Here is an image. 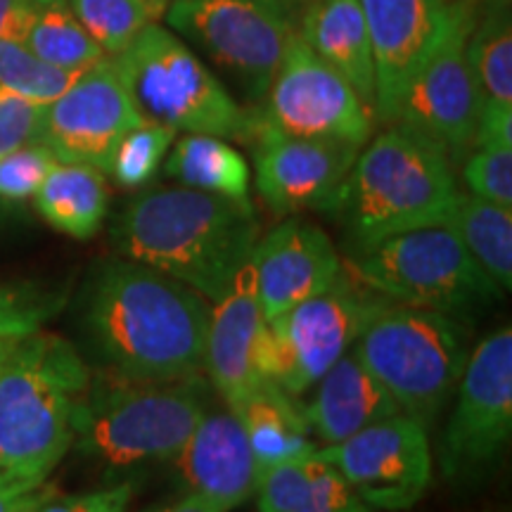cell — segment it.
I'll return each mask as SVG.
<instances>
[{
  "instance_id": "6da1fadb",
  "label": "cell",
  "mask_w": 512,
  "mask_h": 512,
  "mask_svg": "<svg viewBox=\"0 0 512 512\" xmlns=\"http://www.w3.org/2000/svg\"><path fill=\"white\" fill-rule=\"evenodd\" d=\"M211 309L171 275L114 261L93 275L83 330L105 368L138 380H185L204 368Z\"/></svg>"
},
{
  "instance_id": "7a4b0ae2",
  "label": "cell",
  "mask_w": 512,
  "mask_h": 512,
  "mask_svg": "<svg viewBox=\"0 0 512 512\" xmlns=\"http://www.w3.org/2000/svg\"><path fill=\"white\" fill-rule=\"evenodd\" d=\"M112 242L124 259L171 275L209 302H219L252 259L259 219L252 202L185 185L159 188L121 211Z\"/></svg>"
},
{
  "instance_id": "3957f363",
  "label": "cell",
  "mask_w": 512,
  "mask_h": 512,
  "mask_svg": "<svg viewBox=\"0 0 512 512\" xmlns=\"http://www.w3.org/2000/svg\"><path fill=\"white\" fill-rule=\"evenodd\" d=\"M91 380L67 339L34 332L0 366V477L48 482L74 444V413Z\"/></svg>"
},
{
  "instance_id": "277c9868",
  "label": "cell",
  "mask_w": 512,
  "mask_h": 512,
  "mask_svg": "<svg viewBox=\"0 0 512 512\" xmlns=\"http://www.w3.org/2000/svg\"><path fill=\"white\" fill-rule=\"evenodd\" d=\"M207 406L200 377L138 380L105 368L91 375L74 413L79 453L107 467L174 460Z\"/></svg>"
},
{
  "instance_id": "5b68a950",
  "label": "cell",
  "mask_w": 512,
  "mask_h": 512,
  "mask_svg": "<svg viewBox=\"0 0 512 512\" xmlns=\"http://www.w3.org/2000/svg\"><path fill=\"white\" fill-rule=\"evenodd\" d=\"M460 197L444 147L392 124L358 152L342 192L356 245L425 226H444Z\"/></svg>"
},
{
  "instance_id": "8992f818",
  "label": "cell",
  "mask_w": 512,
  "mask_h": 512,
  "mask_svg": "<svg viewBox=\"0 0 512 512\" xmlns=\"http://www.w3.org/2000/svg\"><path fill=\"white\" fill-rule=\"evenodd\" d=\"M112 60L145 121L245 143L259 131V117L242 110L207 62L162 24L147 27Z\"/></svg>"
},
{
  "instance_id": "52a82bcc",
  "label": "cell",
  "mask_w": 512,
  "mask_h": 512,
  "mask_svg": "<svg viewBox=\"0 0 512 512\" xmlns=\"http://www.w3.org/2000/svg\"><path fill=\"white\" fill-rule=\"evenodd\" d=\"M358 361L422 425L437 418L467 363V332L458 318L384 299L358 332Z\"/></svg>"
},
{
  "instance_id": "ba28073f",
  "label": "cell",
  "mask_w": 512,
  "mask_h": 512,
  "mask_svg": "<svg viewBox=\"0 0 512 512\" xmlns=\"http://www.w3.org/2000/svg\"><path fill=\"white\" fill-rule=\"evenodd\" d=\"M349 273L389 302L463 318L501 294L451 226H425L356 245Z\"/></svg>"
},
{
  "instance_id": "9c48e42d",
  "label": "cell",
  "mask_w": 512,
  "mask_h": 512,
  "mask_svg": "<svg viewBox=\"0 0 512 512\" xmlns=\"http://www.w3.org/2000/svg\"><path fill=\"white\" fill-rule=\"evenodd\" d=\"M292 0H171L166 24L247 102H264L294 31Z\"/></svg>"
},
{
  "instance_id": "30bf717a",
  "label": "cell",
  "mask_w": 512,
  "mask_h": 512,
  "mask_svg": "<svg viewBox=\"0 0 512 512\" xmlns=\"http://www.w3.org/2000/svg\"><path fill=\"white\" fill-rule=\"evenodd\" d=\"M382 302L384 297L342 268L328 290L268 320L275 382L292 396L316 387L320 377L354 347L358 332Z\"/></svg>"
},
{
  "instance_id": "8fae6325",
  "label": "cell",
  "mask_w": 512,
  "mask_h": 512,
  "mask_svg": "<svg viewBox=\"0 0 512 512\" xmlns=\"http://www.w3.org/2000/svg\"><path fill=\"white\" fill-rule=\"evenodd\" d=\"M475 24L472 3L448 0L437 46L413 76L394 119V124L444 147L448 155L475 145L479 93L467 60V41Z\"/></svg>"
},
{
  "instance_id": "7c38bea8",
  "label": "cell",
  "mask_w": 512,
  "mask_h": 512,
  "mask_svg": "<svg viewBox=\"0 0 512 512\" xmlns=\"http://www.w3.org/2000/svg\"><path fill=\"white\" fill-rule=\"evenodd\" d=\"M512 432V330L501 328L467 356L458 401L441 444V472L453 482L482 475Z\"/></svg>"
},
{
  "instance_id": "4fadbf2b",
  "label": "cell",
  "mask_w": 512,
  "mask_h": 512,
  "mask_svg": "<svg viewBox=\"0 0 512 512\" xmlns=\"http://www.w3.org/2000/svg\"><path fill=\"white\" fill-rule=\"evenodd\" d=\"M264 100L259 121L287 136L363 147L373 133V110L299 34L287 43Z\"/></svg>"
},
{
  "instance_id": "5bb4252c",
  "label": "cell",
  "mask_w": 512,
  "mask_h": 512,
  "mask_svg": "<svg viewBox=\"0 0 512 512\" xmlns=\"http://www.w3.org/2000/svg\"><path fill=\"white\" fill-rule=\"evenodd\" d=\"M313 456L335 467L377 512L413 508L432 479L427 425L406 413L375 422L339 444L316 448Z\"/></svg>"
},
{
  "instance_id": "9a60e30c",
  "label": "cell",
  "mask_w": 512,
  "mask_h": 512,
  "mask_svg": "<svg viewBox=\"0 0 512 512\" xmlns=\"http://www.w3.org/2000/svg\"><path fill=\"white\" fill-rule=\"evenodd\" d=\"M112 57L81 72L60 98L46 105L41 143L57 162L110 171L119 140L143 124Z\"/></svg>"
},
{
  "instance_id": "2e32d148",
  "label": "cell",
  "mask_w": 512,
  "mask_h": 512,
  "mask_svg": "<svg viewBox=\"0 0 512 512\" xmlns=\"http://www.w3.org/2000/svg\"><path fill=\"white\" fill-rule=\"evenodd\" d=\"M256 190L278 214L337 211L361 147L339 140L287 136L259 121L254 136Z\"/></svg>"
},
{
  "instance_id": "e0dca14e",
  "label": "cell",
  "mask_w": 512,
  "mask_h": 512,
  "mask_svg": "<svg viewBox=\"0 0 512 512\" xmlns=\"http://www.w3.org/2000/svg\"><path fill=\"white\" fill-rule=\"evenodd\" d=\"M211 309L204 368L228 408L240 406L273 377V344L261 311L252 261L235 275L233 285Z\"/></svg>"
},
{
  "instance_id": "ac0fdd59",
  "label": "cell",
  "mask_w": 512,
  "mask_h": 512,
  "mask_svg": "<svg viewBox=\"0 0 512 512\" xmlns=\"http://www.w3.org/2000/svg\"><path fill=\"white\" fill-rule=\"evenodd\" d=\"M375 62L373 112L394 124L403 93L437 46L448 0H358Z\"/></svg>"
},
{
  "instance_id": "d6986e66",
  "label": "cell",
  "mask_w": 512,
  "mask_h": 512,
  "mask_svg": "<svg viewBox=\"0 0 512 512\" xmlns=\"http://www.w3.org/2000/svg\"><path fill=\"white\" fill-rule=\"evenodd\" d=\"M249 261L266 320L328 290L344 268L328 235L302 219H290L271 230L256 242Z\"/></svg>"
},
{
  "instance_id": "ffe728a7",
  "label": "cell",
  "mask_w": 512,
  "mask_h": 512,
  "mask_svg": "<svg viewBox=\"0 0 512 512\" xmlns=\"http://www.w3.org/2000/svg\"><path fill=\"white\" fill-rule=\"evenodd\" d=\"M174 463L190 494H200L226 512L247 503L259 484L247 434L230 408L204 415Z\"/></svg>"
},
{
  "instance_id": "44dd1931",
  "label": "cell",
  "mask_w": 512,
  "mask_h": 512,
  "mask_svg": "<svg viewBox=\"0 0 512 512\" xmlns=\"http://www.w3.org/2000/svg\"><path fill=\"white\" fill-rule=\"evenodd\" d=\"M403 413L389 389L351 349L316 382V396L304 408L311 432L325 446L354 437L375 422Z\"/></svg>"
},
{
  "instance_id": "7402d4cb",
  "label": "cell",
  "mask_w": 512,
  "mask_h": 512,
  "mask_svg": "<svg viewBox=\"0 0 512 512\" xmlns=\"http://www.w3.org/2000/svg\"><path fill=\"white\" fill-rule=\"evenodd\" d=\"M299 36L320 60L349 81L366 105L375 102V62L358 0H311Z\"/></svg>"
},
{
  "instance_id": "603a6c76",
  "label": "cell",
  "mask_w": 512,
  "mask_h": 512,
  "mask_svg": "<svg viewBox=\"0 0 512 512\" xmlns=\"http://www.w3.org/2000/svg\"><path fill=\"white\" fill-rule=\"evenodd\" d=\"M254 494L259 512H377L313 453L261 470Z\"/></svg>"
},
{
  "instance_id": "cb8c5ba5",
  "label": "cell",
  "mask_w": 512,
  "mask_h": 512,
  "mask_svg": "<svg viewBox=\"0 0 512 512\" xmlns=\"http://www.w3.org/2000/svg\"><path fill=\"white\" fill-rule=\"evenodd\" d=\"M230 411L238 415L259 472L316 451L304 408L278 382H268Z\"/></svg>"
},
{
  "instance_id": "d4e9b609",
  "label": "cell",
  "mask_w": 512,
  "mask_h": 512,
  "mask_svg": "<svg viewBox=\"0 0 512 512\" xmlns=\"http://www.w3.org/2000/svg\"><path fill=\"white\" fill-rule=\"evenodd\" d=\"M34 197L38 214L55 230L76 240L93 238L110 207L105 176L86 164L57 162Z\"/></svg>"
},
{
  "instance_id": "484cf974",
  "label": "cell",
  "mask_w": 512,
  "mask_h": 512,
  "mask_svg": "<svg viewBox=\"0 0 512 512\" xmlns=\"http://www.w3.org/2000/svg\"><path fill=\"white\" fill-rule=\"evenodd\" d=\"M164 169L185 188L249 202L252 174L247 159L223 138L188 133L171 147Z\"/></svg>"
},
{
  "instance_id": "4316f807",
  "label": "cell",
  "mask_w": 512,
  "mask_h": 512,
  "mask_svg": "<svg viewBox=\"0 0 512 512\" xmlns=\"http://www.w3.org/2000/svg\"><path fill=\"white\" fill-rule=\"evenodd\" d=\"M446 226L458 235L477 266L501 290L512 287V209L475 195H460Z\"/></svg>"
},
{
  "instance_id": "83f0119b",
  "label": "cell",
  "mask_w": 512,
  "mask_h": 512,
  "mask_svg": "<svg viewBox=\"0 0 512 512\" xmlns=\"http://www.w3.org/2000/svg\"><path fill=\"white\" fill-rule=\"evenodd\" d=\"M34 19L24 46L41 60L69 72H86L105 53L76 19L69 0H31Z\"/></svg>"
},
{
  "instance_id": "f1b7e54d",
  "label": "cell",
  "mask_w": 512,
  "mask_h": 512,
  "mask_svg": "<svg viewBox=\"0 0 512 512\" xmlns=\"http://www.w3.org/2000/svg\"><path fill=\"white\" fill-rule=\"evenodd\" d=\"M472 79L482 107L512 110V29L505 12H494L472 29L467 41Z\"/></svg>"
},
{
  "instance_id": "f546056e",
  "label": "cell",
  "mask_w": 512,
  "mask_h": 512,
  "mask_svg": "<svg viewBox=\"0 0 512 512\" xmlns=\"http://www.w3.org/2000/svg\"><path fill=\"white\" fill-rule=\"evenodd\" d=\"M169 3L171 0H69L81 27L105 57L119 55L147 27L159 24Z\"/></svg>"
},
{
  "instance_id": "4dcf8cb0",
  "label": "cell",
  "mask_w": 512,
  "mask_h": 512,
  "mask_svg": "<svg viewBox=\"0 0 512 512\" xmlns=\"http://www.w3.org/2000/svg\"><path fill=\"white\" fill-rule=\"evenodd\" d=\"M79 76L81 72H69L41 60L24 43L8 38L0 41V86L38 105H50L60 98Z\"/></svg>"
},
{
  "instance_id": "1f68e13d",
  "label": "cell",
  "mask_w": 512,
  "mask_h": 512,
  "mask_svg": "<svg viewBox=\"0 0 512 512\" xmlns=\"http://www.w3.org/2000/svg\"><path fill=\"white\" fill-rule=\"evenodd\" d=\"M176 131L169 126L143 121L119 140L112 155L110 174L121 188H143L157 176L159 166L174 145Z\"/></svg>"
},
{
  "instance_id": "d6a6232c",
  "label": "cell",
  "mask_w": 512,
  "mask_h": 512,
  "mask_svg": "<svg viewBox=\"0 0 512 512\" xmlns=\"http://www.w3.org/2000/svg\"><path fill=\"white\" fill-rule=\"evenodd\" d=\"M64 299L31 285L0 283V339L34 335L60 311Z\"/></svg>"
},
{
  "instance_id": "836d02e7",
  "label": "cell",
  "mask_w": 512,
  "mask_h": 512,
  "mask_svg": "<svg viewBox=\"0 0 512 512\" xmlns=\"http://www.w3.org/2000/svg\"><path fill=\"white\" fill-rule=\"evenodd\" d=\"M470 195L512 209V147H477L463 166Z\"/></svg>"
},
{
  "instance_id": "e575fe53",
  "label": "cell",
  "mask_w": 512,
  "mask_h": 512,
  "mask_svg": "<svg viewBox=\"0 0 512 512\" xmlns=\"http://www.w3.org/2000/svg\"><path fill=\"white\" fill-rule=\"evenodd\" d=\"M55 164V155L43 143L19 147L10 155L0 157V197L5 200L34 197Z\"/></svg>"
},
{
  "instance_id": "d590c367",
  "label": "cell",
  "mask_w": 512,
  "mask_h": 512,
  "mask_svg": "<svg viewBox=\"0 0 512 512\" xmlns=\"http://www.w3.org/2000/svg\"><path fill=\"white\" fill-rule=\"evenodd\" d=\"M46 105L24 98L0 86V157L41 143Z\"/></svg>"
},
{
  "instance_id": "8d00e7d4",
  "label": "cell",
  "mask_w": 512,
  "mask_h": 512,
  "mask_svg": "<svg viewBox=\"0 0 512 512\" xmlns=\"http://www.w3.org/2000/svg\"><path fill=\"white\" fill-rule=\"evenodd\" d=\"M131 482H121L107 489L91 491V494L67 496V498H50L38 512H126L128 503L133 498Z\"/></svg>"
},
{
  "instance_id": "74e56055",
  "label": "cell",
  "mask_w": 512,
  "mask_h": 512,
  "mask_svg": "<svg viewBox=\"0 0 512 512\" xmlns=\"http://www.w3.org/2000/svg\"><path fill=\"white\" fill-rule=\"evenodd\" d=\"M53 496L55 486L48 482L0 477V512H38Z\"/></svg>"
},
{
  "instance_id": "f35d334b",
  "label": "cell",
  "mask_w": 512,
  "mask_h": 512,
  "mask_svg": "<svg viewBox=\"0 0 512 512\" xmlns=\"http://www.w3.org/2000/svg\"><path fill=\"white\" fill-rule=\"evenodd\" d=\"M34 19V3L31 0H0V41L24 43L27 31Z\"/></svg>"
},
{
  "instance_id": "ab89813d",
  "label": "cell",
  "mask_w": 512,
  "mask_h": 512,
  "mask_svg": "<svg viewBox=\"0 0 512 512\" xmlns=\"http://www.w3.org/2000/svg\"><path fill=\"white\" fill-rule=\"evenodd\" d=\"M145 512H226V510H221L219 505L207 501L204 496L190 494L188 491V496L176 498V501H171V503L155 505V508H150Z\"/></svg>"
},
{
  "instance_id": "60d3db41",
  "label": "cell",
  "mask_w": 512,
  "mask_h": 512,
  "mask_svg": "<svg viewBox=\"0 0 512 512\" xmlns=\"http://www.w3.org/2000/svg\"><path fill=\"white\" fill-rule=\"evenodd\" d=\"M19 339H22V337H19ZM19 339H0V366H3L5 358L12 354V349L17 347Z\"/></svg>"
},
{
  "instance_id": "b9f144b4",
  "label": "cell",
  "mask_w": 512,
  "mask_h": 512,
  "mask_svg": "<svg viewBox=\"0 0 512 512\" xmlns=\"http://www.w3.org/2000/svg\"><path fill=\"white\" fill-rule=\"evenodd\" d=\"M294 3H311V0H294Z\"/></svg>"
}]
</instances>
